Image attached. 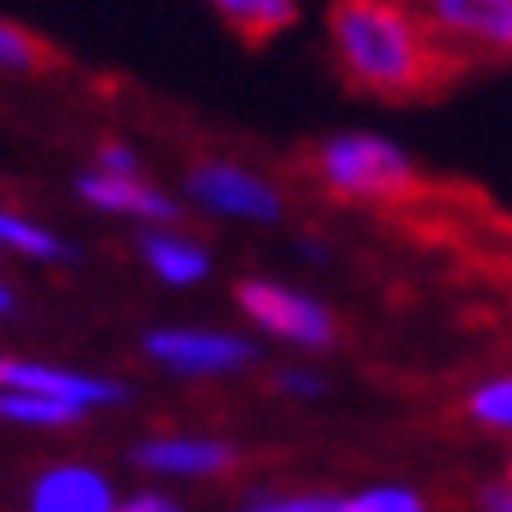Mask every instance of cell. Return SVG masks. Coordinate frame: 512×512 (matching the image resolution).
I'll return each instance as SVG.
<instances>
[{
    "label": "cell",
    "mask_w": 512,
    "mask_h": 512,
    "mask_svg": "<svg viewBox=\"0 0 512 512\" xmlns=\"http://www.w3.org/2000/svg\"><path fill=\"white\" fill-rule=\"evenodd\" d=\"M325 33L343 85L381 104L428 99L442 80L456 76V66L447 62V52L437 47L414 5L334 0L325 15Z\"/></svg>",
    "instance_id": "cell-1"
},
{
    "label": "cell",
    "mask_w": 512,
    "mask_h": 512,
    "mask_svg": "<svg viewBox=\"0 0 512 512\" xmlns=\"http://www.w3.org/2000/svg\"><path fill=\"white\" fill-rule=\"evenodd\" d=\"M311 174L329 198L353 207H395L423 188L414 151L372 127H343L320 137L311 151Z\"/></svg>",
    "instance_id": "cell-2"
},
{
    "label": "cell",
    "mask_w": 512,
    "mask_h": 512,
    "mask_svg": "<svg viewBox=\"0 0 512 512\" xmlns=\"http://www.w3.org/2000/svg\"><path fill=\"white\" fill-rule=\"evenodd\" d=\"M235 311L264 339L287 343L296 353H329L339 348V315L320 296L301 292L282 278H240L235 282Z\"/></svg>",
    "instance_id": "cell-3"
},
{
    "label": "cell",
    "mask_w": 512,
    "mask_h": 512,
    "mask_svg": "<svg viewBox=\"0 0 512 512\" xmlns=\"http://www.w3.org/2000/svg\"><path fill=\"white\" fill-rule=\"evenodd\" d=\"M423 24L461 66H512V0H423Z\"/></svg>",
    "instance_id": "cell-4"
},
{
    "label": "cell",
    "mask_w": 512,
    "mask_h": 512,
    "mask_svg": "<svg viewBox=\"0 0 512 512\" xmlns=\"http://www.w3.org/2000/svg\"><path fill=\"white\" fill-rule=\"evenodd\" d=\"M141 353L156 362L160 372L179 381H217V376H240L259 362V343L240 329L212 325H156L141 334Z\"/></svg>",
    "instance_id": "cell-5"
},
{
    "label": "cell",
    "mask_w": 512,
    "mask_h": 512,
    "mask_svg": "<svg viewBox=\"0 0 512 512\" xmlns=\"http://www.w3.org/2000/svg\"><path fill=\"white\" fill-rule=\"evenodd\" d=\"M184 193L193 207L221 221H245V226H278L287 217V198L268 174L249 170L240 160L207 156L184 179Z\"/></svg>",
    "instance_id": "cell-6"
},
{
    "label": "cell",
    "mask_w": 512,
    "mask_h": 512,
    "mask_svg": "<svg viewBox=\"0 0 512 512\" xmlns=\"http://www.w3.org/2000/svg\"><path fill=\"white\" fill-rule=\"evenodd\" d=\"M0 390L47 395V400L76 404L80 414L113 409V404L132 400V386L113 381V376L80 372V367H62V362H47V357H24V353H0Z\"/></svg>",
    "instance_id": "cell-7"
},
{
    "label": "cell",
    "mask_w": 512,
    "mask_h": 512,
    "mask_svg": "<svg viewBox=\"0 0 512 512\" xmlns=\"http://www.w3.org/2000/svg\"><path fill=\"white\" fill-rule=\"evenodd\" d=\"M127 461L146 470L151 480H217V475L235 470L240 447L212 433H156L141 437L127 451Z\"/></svg>",
    "instance_id": "cell-8"
},
{
    "label": "cell",
    "mask_w": 512,
    "mask_h": 512,
    "mask_svg": "<svg viewBox=\"0 0 512 512\" xmlns=\"http://www.w3.org/2000/svg\"><path fill=\"white\" fill-rule=\"evenodd\" d=\"M76 193L85 207H94V212L141 221V226H179V217H184V202L174 198V193H165L160 184H151L146 174L85 170L76 179Z\"/></svg>",
    "instance_id": "cell-9"
},
{
    "label": "cell",
    "mask_w": 512,
    "mask_h": 512,
    "mask_svg": "<svg viewBox=\"0 0 512 512\" xmlns=\"http://www.w3.org/2000/svg\"><path fill=\"white\" fill-rule=\"evenodd\" d=\"M123 494L90 461H52L33 475L24 512H118Z\"/></svg>",
    "instance_id": "cell-10"
},
{
    "label": "cell",
    "mask_w": 512,
    "mask_h": 512,
    "mask_svg": "<svg viewBox=\"0 0 512 512\" xmlns=\"http://www.w3.org/2000/svg\"><path fill=\"white\" fill-rule=\"evenodd\" d=\"M141 264L151 268V278L184 292V287H202L212 278V249L193 240V235L174 231V226H141L137 235Z\"/></svg>",
    "instance_id": "cell-11"
},
{
    "label": "cell",
    "mask_w": 512,
    "mask_h": 512,
    "mask_svg": "<svg viewBox=\"0 0 512 512\" xmlns=\"http://www.w3.org/2000/svg\"><path fill=\"white\" fill-rule=\"evenodd\" d=\"M0 254H19L29 264H52V268L80 259V249L66 235H57L52 226H43L33 217H19L10 207H0Z\"/></svg>",
    "instance_id": "cell-12"
},
{
    "label": "cell",
    "mask_w": 512,
    "mask_h": 512,
    "mask_svg": "<svg viewBox=\"0 0 512 512\" xmlns=\"http://www.w3.org/2000/svg\"><path fill=\"white\" fill-rule=\"evenodd\" d=\"M245 43H268L301 19V0H207Z\"/></svg>",
    "instance_id": "cell-13"
},
{
    "label": "cell",
    "mask_w": 512,
    "mask_h": 512,
    "mask_svg": "<svg viewBox=\"0 0 512 512\" xmlns=\"http://www.w3.org/2000/svg\"><path fill=\"white\" fill-rule=\"evenodd\" d=\"M90 414H80L76 404L47 400V395H24V390H0V423L10 428H29V433H62L76 428Z\"/></svg>",
    "instance_id": "cell-14"
},
{
    "label": "cell",
    "mask_w": 512,
    "mask_h": 512,
    "mask_svg": "<svg viewBox=\"0 0 512 512\" xmlns=\"http://www.w3.org/2000/svg\"><path fill=\"white\" fill-rule=\"evenodd\" d=\"M466 419L489 428V433L512 437V372L489 376L480 386H470L466 395Z\"/></svg>",
    "instance_id": "cell-15"
},
{
    "label": "cell",
    "mask_w": 512,
    "mask_h": 512,
    "mask_svg": "<svg viewBox=\"0 0 512 512\" xmlns=\"http://www.w3.org/2000/svg\"><path fill=\"white\" fill-rule=\"evenodd\" d=\"M339 512H428V503L409 484H367L357 494H343Z\"/></svg>",
    "instance_id": "cell-16"
},
{
    "label": "cell",
    "mask_w": 512,
    "mask_h": 512,
    "mask_svg": "<svg viewBox=\"0 0 512 512\" xmlns=\"http://www.w3.org/2000/svg\"><path fill=\"white\" fill-rule=\"evenodd\" d=\"M0 71H15V76H33L43 71V47L29 29H19L10 19H0Z\"/></svg>",
    "instance_id": "cell-17"
},
{
    "label": "cell",
    "mask_w": 512,
    "mask_h": 512,
    "mask_svg": "<svg viewBox=\"0 0 512 512\" xmlns=\"http://www.w3.org/2000/svg\"><path fill=\"white\" fill-rule=\"evenodd\" d=\"M273 390H278L282 400H325L329 395V376L320 372V367H311V362H287V367H278L273 372Z\"/></svg>",
    "instance_id": "cell-18"
},
{
    "label": "cell",
    "mask_w": 512,
    "mask_h": 512,
    "mask_svg": "<svg viewBox=\"0 0 512 512\" xmlns=\"http://www.w3.org/2000/svg\"><path fill=\"white\" fill-rule=\"evenodd\" d=\"M343 494H320V489H306V494H264L249 498L245 508L235 512H339Z\"/></svg>",
    "instance_id": "cell-19"
},
{
    "label": "cell",
    "mask_w": 512,
    "mask_h": 512,
    "mask_svg": "<svg viewBox=\"0 0 512 512\" xmlns=\"http://www.w3.org/2000/svg\"><path fill=\"white\" fill-rule=\"evenodd\" d=\"M94 170H104V174H141V156L127 146V141H104V146L94 151Z\"/></svg>",
    "instance_id": "cell-20"
},
{
    "label": "cell",
    "mask_w": 512,
    "mask_h": 512,
    "mask_svg": "<svg viewBox=\"0 0 512 512\" xmlns=\"http://www.w3.org/2000/svg\"><path fill=\"white\" fill-rule=\"evenodd\" d=\"M118 512H184V503H179L170 489H137V494L123 498Z\"/></svg>",
    "instance_id": "cell-21"
},
{
    "label": "cell",
    "mask_w": 512,
    "mask_h": 512,
    "mask_svg": "<svg viewBox=\"0 0 512 512\" xmlns=\"http://www.w3.org/2000/svg\"><path fill=\"white\" fill-rule=\"evenodd\" d=\"M480 508L484 512H512V484L508 480H494L480 489Z\"/></svg>",
    "instance_id": "cell-22"
},
{
    "label": "cell",
    "mask_w": 512,
    "mask_h": 512,
    "mask_svg": "<svg viewBox=\"0 0 512 512\" xmlns=\"http://www.w3.org/2000/svg\"><path fill=\"white\" fill-rule=\"evenodd\" d=\"M296 254H301V259H311V264H329V245L325 240H311V235H306V240H296Z\"/></svg>",
    "instance_id": "cell-23"
},
{
    "label": "cell",
    "mask_w": 512,
    "mask_h": 512,
    "mask_svg": "<svg viewBox=\"0 0 512 512\" xmlns=\"http://www.w3.org/2000/svg\"><path fill=\"white\" fill-rule=\"evenodd\" d=\"M19 311V296H15V287L10 282H0V320H10V315Z\"/></svg>",
    "instance_id": "cell-24"
},
{
    "label": "cell",
    "mask_w": 512,
    "mask_h": 512,
    "mask_svg": "<svg viewBox=\"0 0 512 512\" xmlns=\"http://www.w3.org/2000/svg\"><path fill=\"white\" fill-rule=\"evenodd\" d=\"M503 480L512 484V451H508V461H503Z\"/></svg>",
    "instance_id": "cell-25"
},
{
    "label": "cell",
    "mask_w": 512,
    "mask_h": 512,
    "mask_svg": "<svg viewBox=\"0 0 512 512\" xmlns=\"http://www.w3.org/2000/svg\"><path fill=\"white\" fill-rule=\"evenodd\" d=\"M395 5H414V10H419V5H423V0H395Z\"/></svg>",
    "instance_id": "cell-26"
}]
</instances>
